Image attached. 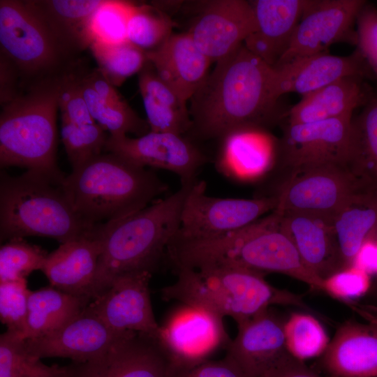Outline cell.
<instances>
[{
    "instance_id": "6da1fadb",
    "label": "cell",
    "mask_w": 377,
    "mask_h": 377,
    "mask_svg": "<svg viewBox=\"0 0 377 377\" xmlns=\"http://www.w3.org/2000/svg\"><path fill=\"white\" fill-rule=\"evenodd\" d=\"M203 84L190 99L192 127L196 138H221L242 127L265 126L280 118L276 72L244 45L216 62Z\"/></svg>"
},
{
    "instance_id": "7a4b0ae2",
    "label": "cell",
    "mask_w": 377,
    "mask_h": 377,
    "mask_svg": "<svg viewBox=\"0 0 377 377\" xmlns=\"http://www.w3.org/2000/svg\"><path fill=\"white\" fill-rule=\"evenodd\" d=\"M195 182L181 184L175 193L135 213L96 226L101 252L92 299L121 274L155 271L178 233L184 202Z\"/></svg>"
},
{
    "instance_id": "3957f363",
    "label": "cell",
    "mask_w": 377,
    "mask_h": 377,
    "mask_svg": "<svg viewBox=\"0 0 377 377\" xmlns=\"http://www.w3.org/2000/svg\"><path fill=\"white\" fill-rule=\"evenodd\" d=\"M178 265L193 269L215 264L281 273L324 292V280L309 271L273 211L251 225L226 235L200 241H182L175 249Z\"/></svg>"
},
{
    "instance_id": "277c9868",
    "label": "cell",
    "mask_w": 377,
    "mask_h": 377,
    "mask_svg": "<svg viewBox=\"0 0 377 377\" xmlns=\"http://www.w3.org/2000/svg\"><path fill=\"white\" fill-rule=\"evenodd\" d=\"M61 186L75 212L92 225L142 210L168 190L153 171L110 152L73 169Z\"/></svg>"
},
{
    "instance_id": "5b68a950",
    "label": "cell",
    "mask_w": 377,
    "mask_h": 377,
    "mask_svg": "<svg viewBox=\"0 0 377 377\" xmlns=\"http://www.w3.org/2000/svg\"><path fill=\"white\" fill-rule=\"evenodd\" d=\"M177 280L161 290L165 300H176L205 308L237 324L273 305L304 307L301 296L277 288L265 274L239 266L215 264L198 269H175Z\"/></svg>"
},
{
    "instance_id": "8992f818",
    "label": "cell",
    "mask_w": 377,
    "mask_h": 377,
    "mask_svg": "<svg viewBox=\"0 0 377 377\" xmlns=\"http://www.w3.org/2000/svg\"><path fill=\"white\" fill-rule=\"evenodd\" d=\"M62 182L29 170L17 177L1 171V242L40 236L62 244L91 234L96 225L87 223L75 212Z\"/></svg>"
},
{
    "instance_id": "52a82bcc",
    "label": "cell",
    "mask_w": 377,
    "mask_h": 377,
    "mask_svg": "<svg viewBox=\"0 0 377 377\" xmlns=\"http://www.w3.org/2000/svg\"><path fill=\"white\" fill-rule=\"evenodd\" d=\"M61 76L47 77L3 104L0 116L1 168L19 166L62 182L56 162V117Z\"/></svg>"
},
{
    "instance_id": "ba28073f",
    "label": "cell",
    "mask_w": 377,
    "mask_h": 377,
    "mask_svg": "<svg viewBox=\"0 0 377 377\" xmlns=\"http://www.w3.org/2000/svg\"><path fill=\"white\" fill-rule=\"evenodd\" d=\"M1 54L25 75L52 73L67 55L28 1L1 0Z\"/></svg>"
},
{
    "instance_id": "9c48e42d",
    "label": "cell",
    "mask_w": 377,
    "mask_h": 377,
    "mask_svg": "<svg viewBox=\"0 0 377 377\" xmlns=\"http://www.w3.org/2000/svg\"><path fill=\"white\" fill-rule=\"evenodd\" d=\"M276 204L274 195L252 199L209 196L206 182L198 179L185 198L179 230L174 239L200 241L226 235L274 211Z\"/></svg>"
},
{
    "instance_id": "30bf717a",
    "label": "cell",
    "mask_w": 377,
    "mask_h": 377,
    "mask_svg": "<svg viewBox=\"0 0 377 377\" xmlns=\"http://www.w3.org/2000/svg\"><path fill=\"white\" fill-rule=\"evenodd\" d=\"M276 193L278 212H300L334 217L363 179L348 167L318 165L291 170Z\"/></svg>"
},
{
    "instance_id": "8fae6325",
    "label": "cell",
    "mask_w": 377,
    "mask_h": 377,
    "mask_svg": "<svg viewBox=\"0 0 377 377\" xmlns=\"http://www.w3.org/2000/svg\"><path fill=\"white\" fill-rule=\"evenodd\" d=\"M285 320L270 309L237 324L226 350L247 377H285L304 362L288 350Z\"/></svg>"
},
{
    "instance_id": "7c38bea8",
    "label": "cell",
    "mask_w": 377,
    "mask_h": 377,
    "mask_svg": "<svg viewBox=\"0 0 377 377\" xmlns=\"http://www.w3.org/2000/svg\"><path fill=\"white\" fill-rule=\"evenodd\" d=\"M223 318L198 306L181 303L160 325L158 341L172 366L189 367L226 349L231 339Z\"/></svg>"
},
{
    "instance_id": "4fadbf2b",
    "label": "cell",
    "mask_w": 377,
    "mask_h": 377,
    "mask_svg": "<svg viewBox=\"0 0 377 377\" xmlns=\"http://www.w3.org/2000/svg\"><path fill=\"white\" fill-rule=\"evenodd\" d=\"M366 3L364 0H311L288 48L274 66L327 52L328 47L336 43L357 45L354 24Z\"/></svg>"
},
{
    "instance_id": "5bb4252c",
    "label": "cell",
    "mask_w": 377,
    "mask_h": 377,
    "mask_svg": "<svg viewBox=\"0 0 377 377\" xmlns=\"http://www.w3.org/2000/svg\"><path fill=\"white\" fill-rule=\"evenodd\" d=\"M104 151L140 167L172 172L179 176L181 184L197 181L199 171L209 161L190 139L169 133L149 131L135 138L109 135Z\"/></svg>"
},
{
    "instance_id": "9a60e30c",
    "label": "cell",
    "mask_w": 377,
    "mask_h": 377,
    "mask_svg": "<svg viewBox=\"0 0 377 377\" xmlns=\"http://www.w3.org/2000/svg\"><path fill=\"white\" fill-rule=\"evenodd\" d=\"M352 119L288 124L279 146L283 163L290 170L326 164L348 167Z\"/></svg>"
},
{
    "instance_id": "2e32d148",
    "label": "cell",
    "mask_w": 377,
    "mask_h": 377,
    "mask_svg": "<svg viewBox=\"0 0 377 377\" xmlns=\"http://www.w3.org/2000/svg\"><path fill=\"white\" fill-rule=\"evenodd\" d=\"M67 367V377H170L172 364L156 339L131 331L101 355Z\"/></svg>"
},
{
    "instance_id": "e0dca14e",
    "label": "cell",
    "mask_w": 377,
    "mask_h": 377,
    "mask_svg": "<svg viewBox=\"0 0 377 377\" xmlns=\"http://www.w3.org/2000/svg\"><path fill=\"white\" fill-rule=\"evenodd\" d=\"M151 274L141 271L117 276L91 300L87 309L115 332L132 331L158 340L160 325L154 315L149 288Z\"/></svg>"
},
{
    "instance_id": "ac0fdd59",
    "label": "cell",
    "mask_w": 377,
    "mask_h": 377,
    "mask_svg": "<svg viewBox=\"0 0 377 377\" xmlns=\"http://www.w3.org/2000/svg\"><path fill=\"white\" fill-rule=\"evenodd\" d=\"M201 4L186 32L212 62L231 54L256 29L250 1L213 0Z\"/></svg>"
},
{
    "instance_id": "d6986e66",
    "label": "cell",
    "mask_w": 377,
    "mask_h": 377,
    "mask_svg": "<svg viewBox=\"0 0 377 377\" xmlns=\"http://www.w3.org/2000/svg\"><path fill=\"white\" fill-rule=\"evenodd\" d=\"M128 332L112 330L86 307L55 332L24 340V346L31 355L40 359L64 357L84 362L105 352Z\"/></svg>"
},
{
    "instance_id": "ffe728a7",
    "label": "cell",
    "mask_w": 377,
    "mask_h": 377,
    "mask_svg": "<svg viewBox=\"0 0 377 377\" xmlns=\"http://www.w3.org/2000/svg\"><path fill=\"white\" fill-rule=\"evenodd\" d=\"M216 169L226 177L242 182L257 181L274 167L277 147L265 128L242 127L219 139Z\"/></svg>"
},
{
    "instance_id": "44dd1931",
    "label": "cell",
    "mask_w": 377,
    "mask_h": 377,
    "mask_svg": "<svg viewBox=\"0 0 377 377\" xmlns=\"http://www.w3.org/2000/svg\"><path fill=\"white\" fill-rule=\"evenodd\" d=\"M276 212L281 228L309 271L324 280L343 269L332 219L306 212Z\"/></svg>"
},
{
    "instance_id": "7402d4cb",
    "label": "cell",
    "mask_w": 377,
    "mask_h": 377,
    "mask_svg": "<svg viewBox=\"0 0 377 377\" xmlns=\"http://www.w3.org/2000/svg\"><path fill=\"white\" fill-rule=\"evenodd\" d=\"M274 68L280 97L291 92L304 96L344 77L370 75V68L358 50L346 57L322 52Z\"/></svg>"
},
{
    "instance_id": "603a6c76",
    "label": "cell",
    "mask_w": 377,
    "mask_h": 377,
    "mask_svg": "<svg viewBox=\"0 0 377 377\" xmlns=\"http://www.w3.org/2000/svg\"><path fill=\"white\" fill-rule=\"evenodd\" d=\"M350 320L337 330L319 366L330 377H377V318Z\"/></svg>"
},
{
    "instance_id": "cb8c5ba5",
    "label": "cell",
    "mask_w": 377,
    "mask_h": 377,
    "mask_svg": "<svg viewBox=\"0 0 377 377\" xmlns=\"http://www.w3.org/2000/svg\"><path fill=\"white\" fill-rule=\"evenodd\" d=\"M311 0L251 1L256 29L244 45L274 67L288 48L297 26Z\"/></svg>"
},
{
    "instance_id": "d4e9b609",
    "label": "cell",
    "mask_w": 377,
    "mask_h": 377,
    "mask_svg": "<svg viewBox=\"0 0 377 377\" xmlns=\"http://www.w3.org/2000/svg\"><path fill=\"white\" fill-rule=\"evenodd\" d=\"M95 228L91 234L62 243L48 253L41 271L51 286L92 300L93 285L101 252Z\"/></svg>"
},
{
    "instance_id": "484cf974",
    "label": "cell",
    "mask_w": 377,
    "mask_h": 377,
    "mask_svg": "<svg viewBox=\"0 0 377 377\" xmlns=\"http://www.w3.org/2000/svg\"><path fill=\"white\" fill-rule=\"evenodd\" d=\"M146 54L158 77L186 102L205 82L212 63L186 32L173 34Z\"/></svg>"
},
{
    "instance_id": "4316f807",
    "label": "cell",
    "mask_w": 377,
    "mask_h": 377,
    "mask_svg": "<svg viewBox=\"0 0 377 377\" xmlns=\"http://www.w3.org/2000/svg\"><path fill=\"white\" fill-rule=\"evenodd\" d=\"M371 97L363 77L347 76L304 96L284 114L289 124L352 119L353 111Z\"/></svg>"
},
{
    "instance_id": "83f0119b",
    "label": "cell",
    "mask_w": 377,
    "mask_h": 377,
    "mask_svg": "<svg viewBox=\"0 0 377 377\" xmlns=\"http://www.w3.org/2000/svg\"><path fill=\"white\" fill-rule=\"evenodd\" d=\"M343 269L353 265L364 241L377 233V183L363 179L333 218Z\"/></svg>"
},
{
    "instance_id": "f1b7e54d",
    "label": "cell",
    "mask_w": 377,
    "mask_h": 377,
    "mask_svg": "<svg viewBox=\"0 0 377 377\" xmlns=\"http://www.w3.org/2000/svg\"><path fill=\"white\" fill-rule=\"evenodd\" d=\"M138 87L150 131L180 135L190 132L187 102L158 77L149 61L138 73Z\"/></svg>"
},
{
    "instance_id": "f546056e",
    "label": "cell",
    "mask_w": 377,
    "mask_h": 377,
    "mask_svg": "<svg viewBox=\"0 0 377 377\" xmlns=\"http://www.w3.org/2000/svg\"><path fill=\"white\" fill-rule=\"evenodd\" d=\"M28 1L68 54L77 49L89 47V21L103 0Z\"/></svg>"
},
{
    "instance_id": "4dcf8cb0",
    "label": "cell",
    "mask_w": 377,
    "mask_h": 377,
    "mask_svg": "<svg viewBox=\"0 0 377 377\" xmlns=\"http://www.w3.org/2000/svg\"><path fill=\"white\" fill-rule=\"evenodd\" d=\"M91 299L73 295L52 286L30 291L24 340L47 335L80 314Z\"/></svg>"
},
{
    "instance_id": "1f68e13d",
    "label": "cell",
    "mask_w": 377,
    "mask_h": 377,
    "mask_svg": "<svg viewBox=\"0 0 377 377\" xmlns=\"http://www.w3.org/2000/svg\"><path fill=\"white\" fill-rule=\"evenodd\" d=\"M348 168L356 176L377 183V95L352 119Z\"/></svg>"
},
{
    "instance_id": "d6a6232c",
    "label": "cell",
    "mask_w": 377,
    "mask_h": 377,
    "mask_svg": "<svg viewBox=\"0 0 377 377\" xmlns=\"http://www.w3.org/2000/svg\"><path fill=\"white\" fill-rule=\"evenodd\" d=\"M77 80L91 117L105 131L110 132V135L133 133L139 137L150 131L147 120L140 118L126 101L116 103L104 100L80 76H77Z\"/></svg>"
},
{
    "instance_id": "836d02e7",
    "label": "cell",
    "mask_w": 377,
    "mask_h": 377,
    "mask_svg": "<svg viewBox=\"0 0 377 377\" xmlns=\"http://www.w3.org/2000/svg\"><path fill=\"white\" fill-rule=\"evenodd\" d=\"M98 69L114 87L139 72L148 62L146 52L129 40L108 44L94 42L89 47Z\"/></svg>"
},
{
    "instance_id": "e575fe53",
    "label": "cell",
    "mask_w": 377,
    "mask_h": 377,
    "mask_svg": "<svg viewBox=\"0 0 377 377\" xmlns=\"http://www.w3.org/2000/svg\"><path fill=\"white\" fill-rule=\"evenodd\" d=\"M68 367L47 366L26 349L24 339L8 331L0 337V377H67Z\"/></svg>"
},
{
    "instance_id": "d590c367",
    "label": "cell",
    "mask_w": 377,
    "mask_h": 377,
    "mask_svg": "<svg viewBox=\"0 0 377 377\" xmlns=\"http://www.w3.org/2000/svg\"><path fill=\"white\" fill-rule=\"evenodd\" d=\"M284 334L289 352L302 361L322 355L330 343L321 323L304 313H292L285 320Z\"/></svg>"
},
{
    "instance_id": "8d00e7d4",
    "label": "cell",
    "mask_w": 377,
    "mask_h": 377,
    "mask_svg": "<svg viewBox=\"0 0 377 377\" xmlns=\"http://www.w3.org/2000/svg\"><path fill=\"white\" fill-rule=\"evenodd\" d=\"M174 26L171 18L162 10L147 5H135L128 20L127 38L146 52L152 51L173 34Z\"/></svg>"
},
{
    "instance_id": "74e56055",
    "label": "cell",
    "mask_w": 377,
    "mask_h": 377,
    "mask_svg": "<svg viewBox=\"0 0 377 377\" xmlns=\"http://www.w3.org/2000/svg\"><path fill=\"white\" fill-rule=\"evenodd\" d=\"M135 6L126 1L103 0L89 21V45L94 42L114 44L128 40V22Z\"/></svg>"
},
{
    "instance_id": "f35d334b",
    "label": "cell",
    "mask_w": 377,
    "mask_h": 377,
    "mask_svg": "<svg viewBox=\"0 0 377 377\" xmlns=\"http://www.w3.org/2000/svg\"><path fill=\"white\" fill-rule=\"evenodd\" d=\"M48 253L23 238H13L0 249V283L17 281L41 270Z\"/></svg>"
},
{
    "instance_id": "ab89813d",
    "label": "cell",
    "mask_w": 377,
    "mask_h": 377,
    "mask_svg": "<svg viewBox=\"0 0 377 377\" xmlns=\"http://www.w3.org/2000/svg\"><path fill=\"white\" fill-rule=\"evenodd\" d=\"M108 138L97 123L75 125L61 121V139L73 169L102 154Z\"/></svg>"
},
{
    "instance_id": "60d3db41",
    "label": "cell",
    "mask_w": 377,
    "mask_h": 377,
    "mask_svg": "<svg viewBox=\"0 0 377 377\" xmlns=\"http://www.w3.org/2000/svg\"><path fill=\"white\" fill-rule=\"evenodd\" d=\"M30 291L26 279L0 283V319L7 331L22 339L27 330Z\"/></svg>"
},
{
    "instance_id": "b9f144b4",
    "label": "cell",
    "mask_w": 377,
    "mask_h": 377,
    "mask_svg": "<svg viewBox=\"0 0 377 377\" xmlns=\"http://www.w3.org/2000/svg\"><path fill=\"white\" fill-rule=\"evenodd\" d=\"M58 108L61 121L75 125L96 123L91 117L86 101L79 87L77 76L72 74L61 76Z\"/></svg>"
},
{
    "instance_id": "7bdbcfd3",
    "label": "cell",
    "mask_w": 377,
    "mask_h": 377,
    "mask_svg": "<svg viewBox=\"0 0 377 377\" xmlns=\"http://www.w3.org/2000/svg\"><path fill=\"white\" fill-rule=\"evenodd\" d=\"M367 272L352 265L324 279V292L334 298L348 300L364 295L370 286Z\"/></svg>"
},
{
    "instance_id": "ee69618b",
    "label": "cell",
    "mask_w": 377,
    "mask_h": 377,
    "mask_svg": "<svg viewBox=\"0 0 377 377\" xmlns=\"http://www.w3.org/2000/svg\"><path fill=\"white\" fill-rule=\"evenodd\" d=\"M358 51L377 75V8L367 2L357 18Z\"/></svg>"
},
{
    "instance_id": "f6af8a7d",
    "label": "cell",
    "mask_w": 377,
    "mask_h": 377,
    "mask_svg": "<svg viewBox=\"0 0 377 377\" xmlns=\"http://www.w3.org/2000/svg\"><path fill=\"white\" fill-rule=\"evenodd\" d=\"M170 377H247L230 357L217 360H207L183 367H172Z\"/></svg>"
},
{
    "instance_id": "bcb514c9",
    "label": "cell",
    "mask_w": 377,
    "mask_h": 377,
    "mask_svg": "<svg viewBox=\"0 0 377 377\" xmlns=\"http://www.w3.org/2000/svg\"><path fill=\"white\" fill-rule=\"evenodd\" d=\"M369 275H377V233L367 239L353 263Z\"/></svg>"
},
{
    "instance_id": "7dc6e473",
    "label": "cell",
    "mask_w": 377,
    "mask_h": 377,
    "mask_svg": "<svg viewBox=\"0 0 377 377\" xmlns=\"http://www.w3.org/2000/svg\"><path fill=\"white\" fill-rule=\"evenodd\" d=\"M285 377H330L323 376L313 369L308 367L304 363L289 372Z\"/></svg>"
}]
</instances>
